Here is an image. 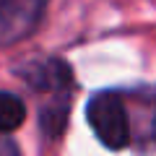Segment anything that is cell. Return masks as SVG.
<instances>
[{
	"label": "cell",
	"instance_id": "cell-1",
	"mask_svg": "<svg viewBox=\"0 0 156 156\" xmlns=\"http://www.w3.org/2000/svg\"><path fill=\"white\" fill-rule=\"evenodd\" d=\"M86 120H89L94 135L107 148H125L130 140V117L125 101L115 91H99L86 104Z\"/></svg>",
	"mask_w": 156,
	"mask_h": 156
},
{
	"label": "cell",
	"instance_id": "cell-2",
	"mask_svg": "<svg viewBox=\"0 0 156 156\" xmlns=\"http://www.w3.org/2000/svg\"><path fill=\"white\" fill-rule=\"evenodd\" d=\"M47 0H0V47H13L39 29Z\"/></svg>",
	"mask_w": 156,
	"mask_h": 156
},
{
	"label": "cell",
	"instance_id": "cell-3",
	"mask_svg": "<svg viewBox=\"0 0 156 156\" xmlns=\"http://www.w3.org/2000/svg\"><path fill=\"white\" fill-rule=\"evenodd\" d=\"M26 78L37 86V89L62 91L70 83V70H68V65L60 62V60H47V62H42V65H37Z\"/></svg>",
	"mask_w": 156,
	"mask_h": 156
},
{
	"label": "cell",
	"instance_id": "cell-4",
	"mask_svg": "<svg viewBox=\"0 0 156 156\" xmlns=\"http://www.w3.org/2000/svg\"><path fill=\"white\" fill-rule=\"evenodd\" d=\"M26 120V107L11 91H0V133H13Z\"/></svg>",
	"mask_w": 156,
	"mask_h": 156
},
{
	"label": "cell",
	"instance_id": "cell-5",
	"mask_svg": "<svg viewBox=\"0 0 156 156\" xmlns=\"http://www.w3.org/2000/svg\"><path fill=\"white\" fill-rule=\"evenodd\" d=\"M68 122V101H57L42 109V128L50 138H57Z\"/></svg>",
	"mask_w": 156,
	"mask_h": 156
},
{
	"label": "cell",
	"instance_id": "cell-6",
	"mask_svg": "<svg viewBox=\"0 0 156 156\" xmlns=\"http://www.w3.org/2000/svg\"><path fill=\"white\" fill-rule=\"evenodd\" d=\"M151 146H156V91L151 96V135H148Z\"/></svg>",
	"mask_w": 156,
	"mask_h": 156
}]
</instances>
